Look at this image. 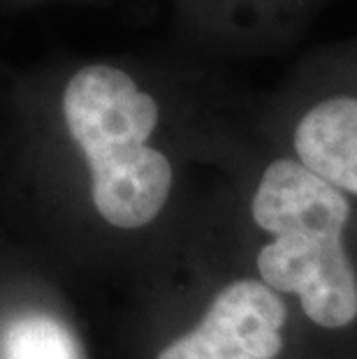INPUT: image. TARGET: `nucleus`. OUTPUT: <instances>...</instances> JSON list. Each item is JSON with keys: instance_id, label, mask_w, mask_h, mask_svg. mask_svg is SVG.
Masks as SVG:
<instances>
[{"instance_id": "nucleus-5", "label": "nucleus", "mask_w": 357, "mask_h": 359, "mask_svg": "<svg viewBox=\"0 0 357 359\" xmlns=\"http://www.w3.org/2000/svg\"><path fill=\"white\" fill-rule=\"evenodd\" d=\"M328 0H172L193 42L220 53L260 56L292 44Z\"/></svg>"}, {"instance_id": "nucleus-3", "label": "nucleus", "mask_w": 357, "mask_h": 359, "mask_svg": "<svg viewBox=\"0 0 357 359\" xmlns=\"http://www.w3.org/2000/svg\"><path fill=\"white\" fill-rule=\"evenodd\" d=\"M246 111L276 149L357 206V35L309 51Z\"/></svg>"}, {"instance_id": "nucleus-6", "label": "nucleus", "mask_w": 357, "mask_h": 359, "mask_svg": "<svg viewBox=\"0 0 357 359\" xmlns=\"http://www.w3.org/2000/svg\"><path fill=\"white\" fill-rule=\"evenodd\" d=\"M5 359H79L77 343L58 320L40 313L21 316L3 332Z\"/></svg>"}, {"instance_id": "nucleus-2", "label": "nucleus", "mask_w": 357, "mask_h": 359, "mask_svg": "<svg viewBox=\"0 0 357 359\" xmlns=\"http://www.w3.org/2000/svg\"><path fill=\"white\" fill-rule=\"evenodd\" d=\"M170 93L130 60H81L60 79L54 118L88 179L95 213L114 230H144L177 186Z\"/></svg>"}, {"instance_id": "nucleus-7", "label": "nucleus", "mask_w": 357, "mask_h": 359, "mask_svg": "<svg viewBox=\"0 0 357 359\" xmlns=\"http://www.w3.org/2000/svg\"><path fill=\"white\" fill-rule=\"evenodd\" d=\"M54 0H0V7L7 10H24V7H37V5H47Z\"/></svg>"}, {"instance_id": "nucleus-1", "label": "nucleus", "mask_w": 357, "mask_h": 359, "mask_svg": "<svg viewBox=\"0 0 357 359\" xmlns=\"http://www.w3.org/2000/svg\"><path fill=\"white\" fill-rule=\"evenodd\" d=\"M214 151L237 179L241 262L283 297L307 346L357 359V206L276 149L246 100L220 111Z\"/></svg>"}, {"instance_id": "nucleus-4", "label": "nucleus", "mask_w": 357, "mask_h": 359, "mask_svg": "<svg viewBox=\"0 0 357 359\" xmlns=\"http://www.w3.org/2000/svg\"><path fill=\"white\" fill-rule=\"evenodd\" d=\"M302 348L307 339L292 309L241 262L154 359H299Z\"/></svg>"}]
</instances>
